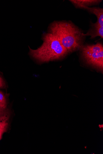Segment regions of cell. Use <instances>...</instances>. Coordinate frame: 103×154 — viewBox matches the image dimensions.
I'll use <instances>...</instances> for the list:
<instances>
[{
  "mask_svg": "<svg viewBox=\"0 0 103 154\" xmlns=\"http://www.w3.org/2000/svg\"><path fill=\"white\" fill-rule=\"evenodd\" d=\"M85 37L86 36H91L92 39L99 36L101 38H103V26H101L96 23H92V28L86 34H84Z\"/></svg>",
  "mask_w": 103,
  "mask_h": 154,
  "instance_id": "5b68a950",
  "label": "cell"
},
{
  "mask_svg": "<svg viewBox=\"0 0 103 154\" xmlns=\"http://www.w3.org/2000/svg\"><path fill=\"white\" fill-rule=\"evenodd\" d=\"M43 43L36 50L29 48L31 57L39 63L58 60L64 58L68 53L60 42L50 33L44 34Z\"/></svg>",
  "mask_w": 103,
  "mask_h": 154,
  "instance_id": "7a4b0ae2",
  "label": "cell"
},
{
  "mask_svg": "<svg viewBox=\"0 0 103 154\" xmlns=\"http://www.w3.org/2000/svg\"><path fill=\"white\" fill-rule=\"evenodd\" d=\"M5 86V82L2 78L0 77V89L3 88Z\"/></svg>",
  "mask_w": 103,
  "mask_h": 154,
  "instance_id": "9c48e42d",
  "label": "cell"
},
{
  "mask_svg": "<svg viewBox=\"0 0 103 154\" xmlns=\"http://www.w3.org/2000/svg\"><path fill=\"white\" fill-rule=\"evenodd\" d=\"M9 112L8 110L0 111V141L4 134L7 131L10 118Z\"/></svg>",
  "mask_w": 103,
  "mask_h": 154,
  "instance_id": "277c9868",
  "label": "cell"
},
{
  "mask_svg": "<svg viewBox=\"0 0 103 154\" xmlns=\"http://www.w3.org/2000/svg\"><path fill=\"white\" fill-rule=\"evenodd\" d=\"M49 33L60 41L68 53L77 51L82 46L85 36L84 33L72 23L55 21L49 28Z\"/></svg>",
  "mask_w": 103,
  "mask_h": 154,
  "instance_id": "6da1fadb",
  "label": "cell"
},
{
  "mask_svg": "<svg viewBox=\"0 0 103 154\" xmlns=\"http://www.w3.org/2000/svg\"><path fill=\"white\" fill-rule=\"evenodd\" d=\"M90 13L95 15L97 18L96 23L101 26H103V9L97 7H85L84 8Z\"/></svg>",
  "mask_w": 103,
  "mask_h": 154,
  "instance_id": "52a82bcc",
  "label": "cell"
},
{
  "mask_svg": "<svg viewBox=\"0 0 103 154\" xmlns=\"http://www.w3.org/2000/svg\"><path fill=\"white\" fill-rule=\"evenodd\" d=\"M82 57L86 63L103 72V47L98 43L95 45L82 46L80 48Z\"/></svg>",
  "mask_w": 103,
  "mask_h": 154,
  "instance_id": "3957f363",
  "label": "cell"
},
{
  "mask_svg": "<svg viewBox=\"0 0 103 154\" xmlns=\"http://www.w3.org/2000/svg\"><path fill=\"white\" fill-rule=\"evenodd\" d=\"M7 107V101L3 93L0 91V111H4Z\"/></svg>",
  "mask_w": 103,
  "mask_h": 154,
  "instance_id": "ba28073f",
  "label": "cell"
},
{
  "mask_svg": "<svg viewBox=\"0 0 103 154\" xmlns=\"http://www.w3.org/2000/svg\"><path fill=\"white\" fill-rule=\"evenodd\" d=\"M77 8L83 9L85 7H89L94 5L100 3L102 1L97 0H77V1H69Z\"/></svg>",
  "mask_w": 103,
  "mask_h": 154,
  "instance_id": "8992f818",
  "label": "cell"
}]
</instances>
